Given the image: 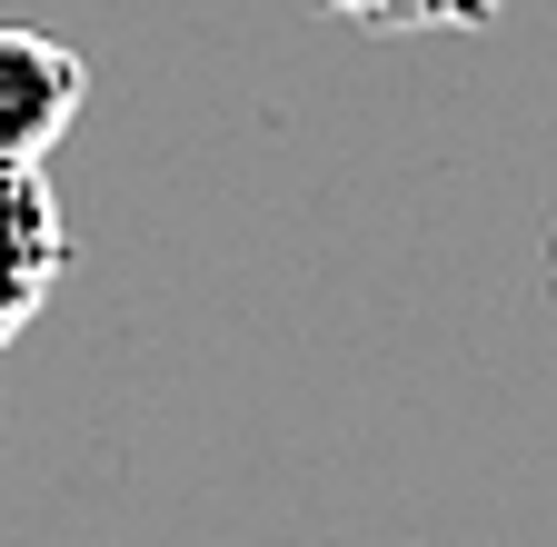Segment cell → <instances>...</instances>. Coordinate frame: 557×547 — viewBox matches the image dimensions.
I'll return each mask as SVG.
<instances>
[{"mask_svg": "<svg viewBox=\"0 0 557 547\" xmlns=\"http://www.w3.org/2000/svg\"><path fill=\"white\" fill-rule=\"evenodd\" d=\"M90 100V60L50 40V30H21L0 21V160L11 170H50V150L70 140V120Z\"/></svg>", "mask_w": 557, "mask_h": 547, "instance_id": "1", "label": "cell"}, {"mask_svg": "<svg viewBox=\"0 0 557 547\" xmlns=\"http://www.w3.org/2000/svg\"><path fill=\"white\" fill-rule=\"evenodd\" d=\"M60 269H70V229H60L50 170H11L0 160V349L50 309Z\"/></svg>", "mask_w": 557, "mask_h": 547, "instance_id": "2", "label": "cell"}, {"mask_svg": "<svg viewBox=\"0 0 557 547\" xmlns=\"http://www.w3.org/2000/svg\"><path fill=\"white\" fill-rule=\"evenodd\" d=\"M348 30H487L508 0H319Z\"/></svg>", "mask_w": 557, "mask_h": 547, "instance_id": "3", "label": "cell"}]
</instances>
